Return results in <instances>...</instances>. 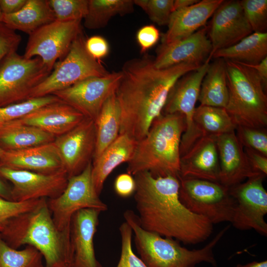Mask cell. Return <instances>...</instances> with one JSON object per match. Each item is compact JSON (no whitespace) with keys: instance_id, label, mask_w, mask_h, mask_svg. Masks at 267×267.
<instances>
[{"instance_id":"8992f818","label":"cell","mask_w":267,"mask_h":267,"mask_svg":"<svg viewBox=\"0 0 267 267\" xmlns=\"http://www.w3.org/2000/svg\"><path fill=\"white\" fill-rule=\"evenodd\" d=\"M225 60L228 89L225 109L237 126L265 129L267 96L258 74L244 64Z\"/></svg>"},{"instance_id":"3957f363","label":"cell","mask_w":267,"mask_h":267,"mask_svg":"<svg viewBox=\"0 0 267 267\" xmlns=\"http://www.w3.org/2000/svg\"><path fill=\"white\" fill-rule=\"evenodd\" d=\"M0 235L14 249L25 245L36 248L43 257L44 267H71L70 233L57 228L45 198L34 209L9 220Z\"/></svg>"},{"instance_id":"f5cc1de1","label":"cell","mask_w":267,"mask_h":267,"mask_svg":"<svg viewBox=\"0 0 267 267\" xmlns=\"http://www.w3.org/2000/svg\"><path fill=\"white\" fill-rule=\"evenodd\" d=\"M3 15V14L2 13L0 9V23L2 22Z\"/></svg>"},{"instance_id":"484cf974","label":"cell","mask_w":267,"mask_h":267,"mask_svg":"<svg viewBox=\"0 0 267 267\" xmlns=\"http://www.w3.org/2000/svg\"><path fill=\"white\" fill-rule=\"evenodd\" d=\"M53 134L18 120L0 127V147L5 151L25 149L52 142Z\"/></svg>"},{"instance_id":"836d02e7","label":"cell","mask_w":267,"mask_h":267,"mask_svg":"<svg viewBox=\"0 0 267 267\" xmlns=\"http://www.w3.org/2000/svg\"><path fill=\"white\" fill-rule=\"evenodd\" d=\"M60 100L55 95L49 94L0 107V127L18 120L40 107Z\"/></svg>"},{"instance_id":"ba28073f","label":"cell","mask_w":267,"mask_h":267,"mask_svg":"<svg viewBox=\"0 0 267 267\" xmlns=\"http://www.w3.org/2000/svg\"><path fill=\"white\" fill-rule=\"evenodd\" d=\"M178 178L179 200L189 211L205 217L213 224L231 222L236 202L229 188L218 182Z\"/></svg>"},{"instance_id":"b9f144b4","label":"cell","mask_w":267,"mask_h":267,"mask_svg":"<svg viewBox=\"0 0 267 267\" xmlns=\"http://www.w3.org/2000/svg\"><path fill=\"white\" fill-rule=\"evenodd\" d=\"M159 38V31L153 25H145L139 29L136 34V40L141 52H145L154 45Z\"/></svg>"},{"instance_id":"6da1fadb","label":"cell","mask_w":267,"mask_h":267,"mask_svg":"<svg viewBox=\"0 0 267 267\" xmlns=\"http://www.w3.org/2000/svg\"><path fill=\"white\" fill-rule=\"evenodd\" d=\"M153 59L145 55L126 61L115 90L121 114L119 134H127L136 142L146 136L162 114L177 81L200 66L183 63L158 69Z\"/></svg>"},{"instance_id":"5bb4252c","label":"cell","mask_w":267,"mask_h":267,"mask_svg":"<svg viewBox=\"0 0 267 267\" xmlns=\"http://www.w3.org/2000/svg\"><path fill=\"white\" fill-rule=\"evenodd\" d=\"M121 77L120 71L112 72L104 77L84 80L52 94L95 122L105 100L115 91Z\"/></svg>"},{"instance_id":"4316f807","label":"cell","mask_w":267,"mask_h":267,"mask_svg":"<svg viewBox=\"0 0 267 267\" xmlns=\"http://www.w3.org/2000/svg\"><path fill=\"white\" fill-rule=\"evenodd\" d=\"M55 20L48 0H27L18 12L3 14L2 23L9 28L29 35L41 27Z\"/></svg>"},{"instance_id":"277c9868","label":"cell","mask_w":267,"mask_h":267,"mask_svg":"<svg viewBox=\"0 0 267 267\" xmlns=\"http://www.w3.org/2000/svg\"><path fill=\"white\" fill-rule=\"evenodd\" d=\"M185 127L181 115L161 114L153 121L146 136L136 142L128 162L127 173L134 176L146 171L155 177H178L180 145Z\"/></svg>"},{"instance_id":"7c38bea8","label":"cell","mask_w":267,"mask_h":267,"mask_svg":"<svg viewBox=\"0 0 267 267\" xmlns=\"http://www.w3.org/2000/svg\"><path fill=\"white\" fill-rule=\"evenodd\" d=\"M81 21L55 20L29 35L23 56L40 58L49 71L68 53L76 37L82 32Z\"/></svg>"},{"instance_id":"ee69618b","label":"cell","mask_w":267,"mask_h":267,"mask_svg":"<svg viewBox=\"0 0 267 267\" xmlns=\"http://www.w3.org/2000/svg\"><path fill=\"white\" fill-rule=\"evenodd\" d=\"M116 193L122 197H128L134 193L135 182L131 175L124 173L119 175L114 182Z\"/></svg>"},{"instance_id":"d590c367","label":"cell","mask_w":267,"mask_h":267,"mask_svg":"<svg viewBox=\"0 0 267 267\" xmlns=\"http://www.w3.org/2000/svg\"><path fill=\"white\" fill-rule=\"evenodd\" d=\"M240 1L253 32L267 33V0H242Z\"/></svg>"},{"instance_id":"603a6c76","label":"cell","mask_w":267,"mask_h":267,"mask_svg":"<svg viewBox=\"0 0 267 267\" xmlns=\"http://www.w3.org/2000/svg\"><path fill=\"white\" fill-rule=\"evenodd\" d=\"M86 118L78 110L60 100L40 107L18 120L56 137L71 131Z\"/></svg>"},{"instance_id":"4dcf8cb0","label":"cell","mask_w":267,"mask_h":267,"mask_svg":"<svg viewBox=\"0 0 267 267\" xmlns=\"http://www.w3.org/2000/svg\"><path fill=\"white\" fill-rule=\"evenodd\" d=\"M193 121L200 137H217L235 131L237 126L224 108L206 105L196 107Z\"/></svg>"},{"instance_id":"1f68e13d","label":"cell","mask_w":267,"mask_h":267,"mask_svg":"<svg viewBox=\"0 0 267 267\" xmlns=\"http://www.w3.org/2000/svg\"><path fill=\"white\" fill-rule=\"evenodd\" d=\"M134 4L132 0H89L84 26L90 30L103 28L112 17L132 12Z\"/></svg>"},{"instance_id":"9a60e30c","label":"cell","mask_w":267,"mask_h":267,"mask_svg":"<svg viewBox=\"0 0 267 267\" xmlns=\"http://www.w3.org/2000/svg\"><path fill=\"white\" fill-rule=\"evenodd\" d=\"M0 177L12 183V200L16 202L57 197L65 189L68 180L64 171L43 174L2 166H0Z\"/></svg>"},{"instance_id":"8d00e7d4","label":"cell","mask_w":267,"mask_h":267,"mask_svg":"<svg viewBox=\"0 0 267 267\" xmlns=\"http://www.w3.org/2000/svg\"><path fill=\"white\" fill-rule=\"evenodd\" d=\"M134 2L140 7L153 22L159 26L168 25L173 12L174 0H134Z\"/></svg>"},{"instance_id":"60d3db41","label":"cell","mask_w":267,"mask_h":267,"mask_svg":"<svg viewBox=\"0 0 267 267\" xmlns=\"http://www.w3.org/2000/svg\"><path fill=\"white\" fill-rule=\"evenodd\" d=\"M21 41V37L7 27L0 23V65L10 54L16 52Z\"/></svg>"},{"instance_id":"d4e9b609","label":"cell","mask_w":267,"mask_h":267,"mask_svg":"<svg viewBox=\"0 0 267 267\" xmlns=\"http://www.w3.org/2000/svg\"><path fill=\"white\" fill-rule=\"evenodd\" d=\"M136 142L126 134L117 138L92 162L91 176L95 189L99 195L108 176L117 166L132 158Z\"/></svg>"},{"instance_id":"cb8c5ba5","label":"cell","mask_w":267,"mask_h":267,"mask_svg":"<svg viewBox=\"0 0 267 267\" xmlns=\"http://www.w3.org/2000/svg\"><path fill=\"white\" fill-rule=\"evenodd\" d=\"M223 0H202L188 7L174 11L168 30L162 38L167 44L187 38L204 26Z\"/></svg>"},{"instance_id":"30bf717a","label":"cell","mask_w":267,"mask_h":267,"mask_svg":"<svg viewBox=\"0 0 267 267\" xmlns=\"http://www.w3.org/2000/svg\"><path fill=\"white\" fill-rule=\"evenodd\" d=\"M92 167L91 162L82 173L68 178L65 189L59 196L47 200L54 222L61 231L70 233L72 218L80 210L95 209L103 212L108 209L94 186Z\"/></svg>"},{"instance_id":"ac0fdd59","label":"cell","mask_w":267,"mask_h":267,"mask_svg":"<svg viewBox=\"0 0 267 267\" xmlns=\"http://www.w3.org/2000/svg\"><path fill=\"white\" fill-rule=\"evenodd\" d=\"M207 33L208 28L204 27L187 38L161 44L153 59L155 67L165 69L183 63L201 66L209 59L212 51Z\"/></svg>"},{"instance_id":"816d5d0a","label":"cell","mask_w":267,"mask_h":267,"mask_svg":"<svg viewBox=\"0 0 267 267\" xmlns=\"http://www.w3.org/2000/svg\"><path fill=\"white\" fill-rule=\"evenodd\" d=\"M6 151L0 147V159L3 157Z\"/></svg>"},{"instance_id":"7a4b0ae2","label":"cell","mask_w":267,"mask_h":267,"mask_svg":"<svg viewBox=\"0 0 267 267\" xmlns=\"http://www.w3.org/2000/svg\"><path fill=\"white\" fill-rule=\"evenodd\" d=\"M134 179L137 216L143 229L184 244L203 242L212 234L214 224L180 201L178 177H155L144 171L134 175Z\"/></svg>"},{"instance_id":"7dc6e473","label":"cell","mask_w":267,"mask_h":267,"mask_svg":"<svg viewBox=\"0 0 267 267\" xmlns=\"http://www.w3.org/2000/svg\"><path fill=\"white\" fill-rule=\"evenodd\" d=\"M253 69L260 79L263 87L266 90L267 87V57L257 64L249 65L241 63Z\"/></svg>"},{"instance_id":"f1b7e54d","label":"cell","mask_w":267,"mask_h":267,"mask_svg":"<svg viewBox=\"0 0 267 267\" xmlns=\"http://www.w3.org/2000/svg\"><path fill=\"white\" fill-rule=\"evenodd\" d=\"M267 57V33L259 32H253L234 45L217 50L212 56L249 65L257 64Z\"/></svg>"},{"instance_id":"bcb514c9","label":"cell","mask_w":267,"mask_h":267,"mask_svg":"<svg viewBox=\"0 0 267 267\" xmlns=\"http://www.w3.org/2000/svg\"><path fill=\"white\" fill-rule=\"evenodd\" d=\"M27 0H0V9L3 14H11L20 11Z\"/></svg>"},{"instance_id":"8fae6325","label":"cell","mask_w":267,"mask_h":267,"mask_svg":"<svg viewBox=\"0 0 267 267\" xmlns=\"http://www.w3.org/2000/svg\"><path fill=\"white\" fill-rule=\"evenodd\" d=\"M210 61L208 59L198 68L187 73L177 81L169 94L162 112L164 114L178 113L184 118L185 127L180 141V156L200 138L196 130L193 116L201 83Z\"/></svg>"},{"instance_id":"83f0119b","label":"cell","mask_w":267,"mask_h":267,"mask_svg":"<svg viewBox=\"0 0 267 267\" xmlns=\"http://www.w3.org/2000/svg\"><path fill=\"white\" fill-rule=\"evenodd\" d=\"M198 100L200 105L225 108L228 89L224 59L217 58L210 64L201 83Z\"/></svg>"},{"instance_id":"f6af8a7d","label":"cell","mask_w":267,"mask_h":267,"mask_svg":"<svg viewBox=\"0 0 267 267\" xmlns=\"http://www.w3.org/2000/svg\"><path fill=\"white\" fill-rule=\"evenodd\" d=\"M248 159L253 169L257 172L267 175V156L253 149L244 148Z\"/></svg>"},{"instance_id":"f546056e","label":"cell","mask_w":267,"mask_h":267,"mask_svg":"<svg viewBox=\"0 0 267 267\" xmlns=\"http://www.w3.org/2000/svg\"><path fill=\"white\" fill-rule=\"evenodd\" d=\"M96 146L93 161L118 136L121 125V114L115 91L105 100L94 122Z\"/></svg>"},{"instance_id":"ffe728a7","label":"cell","mask_w":267,"mask_h":267,"mask_svg":"<svg viewBox=\"0 0 267 267\" xmlns=\"http://www.w3.org/2000/svg\"><path fill=\"white\" fill-rule=\"evenodd\" d=\"M216 144L220 168L219 182L223 185L229 188L250 178L264 175L252 167L235 131L217 136Z\"/></svg>"},{"instance_id":"681fc988","label":"cell","mask_w":267,"mask_h":267,"mask_svg":"<svg viewBox=\"0 0 267 267\" xmlns=\"http://www.w3.org/2000/svg\"><path fill=\"white\" fill-rule=\"evenodd\" d=\"M0 197L6 200H12L11 188L0 179Z\"/></svg>"},{"instance_id":"d6986e66","label":"cell","mask_w":267,"mask_h":267,"mask_svg":"<svg viewBox=\"0 0 267 267\" xmlns=\"http://www.w3.org/2000/svg\"><path fill=\"white\" fill-rule=\"evenodd\" d=\"M101 212L84 209L73 215L70 224L71 267H102L96 258L93 243Z\"/></svg>"},{"instance_id":"44dd1931","label":"cell","mask_w":267,"mask_h":267,"mask_svg":"<svg viewBox=\"0 0 267 267\" xmlns=\"http://www.w3.org/2000/svg\"><path fill=\"white\" fill-rule=\"evenodd\" d=\"M220 172L215 136L201 137L180 156V177L219 182Z\"/></svg>"},{"instance_id":"d6a6232c","label":"cell","mask_w":267,"mask_h":267,"mask_svg":"<svg viewBox=\"0 0 267 267\" xmlns=\"http://www.w3.org/2000/svg\"><path fill=\"white\" fill-rule=\"evenodd\" d=\"M43 259L34 247L27 245L22 250L14 249L0 235V267H44Z\"/></svg>"},{"instance_id":"4fadbf2b","label":"cell","mask_w":267,"mask_h":267,"mask_svg":"<svg viewBox=\"0 0 267 267\" xmlns=\"http://www.w3.org/2000/svg\"><path fill=\"white\" fill-rule=\"evenodd\" d=\"M266 176L253 177L229 188V193L235 200V206L231 222L237 229H254L266 236L267 223V192L263 185Z\"/></svg>"},{"instance_id":"f35d334b","label":"cell","mask_w":267,"mask_h":267,"mask_svg":"<svg viewBox=\"0 0 267 267\" xmlns=\"http://www.w3.org/2000/svg\"><path fill=\"white\" fill-rule=\"evenodd\" d=\"M236 134L244 148L253 149L267 156V132L266 129L237 126Z\"/></svg>"},{"instance_id":"74e56055","label":"cell","mask_w":267,"mask_h":267,"mask_svg":"<svg viewBox=\"0 0 267 267\" xmlns=\"http://www.w3.org/2000/svg\"><path fill=\"white\" fill-rule=\"evenodd\" d=\"M119 231L121 239V250L120 258L116 267H147L133 251V230L131 226L125 222L120 226Z\"/></svg>"},{"instance_id":"7bdbcfd3","label":"cell","mask_w":267,"mask_h":267,"mask_svg":"<svg viewBox=\"0 0 267 267\" xmlns=\"http://www.w3.org/2000/svg\"><path fill=\"white\" fill-rule=\"evenodd\" d=\"M85 46L88 53L96 60L105 57L109 50L107 41L100 36H93L88 38L86 40Z\"/></svg>"},{"instance_id":"c3c4849f","label":"cell","mask_w":267,"mask_h":267,"mask_svg":"<svg viewBox=\"0 0 267 267\" xmlns=\"http://www.w3.org/2000/svg\"><path fill=\"white\" fill-rule=\"evenodd\" d=\"M199 1L198 0H175L173 3V12L191 6Z\"/></svg>"},{"instance_id":"e575fe53","label":"cell","mask_w":267,"mask_h":267,"mask_svg":"<svg viewBox=\"0 0 267 267\" xmlns=\"http://www.w3.org/2000/svg\"><path fill=\"white\" fill-rule=\"evenodd\" d=\"M55 20L82 21L88 12L89 0H48Z\"/></svg>"},{"instance_id":"5b68a950","label":"cell","mask_w":267,"mask_h":267,"mask_svg":"<svg viewBox=\"0 0 267 267\" xmlns=\"http://www.w3.org/2000/svg\"><path fill=\"white\" fill-rule=\"evenodd\" d=\"M124 217L134 233L136 251L147 267H196L202 262L217 267L214 249L230 227H223L203 248L189 250L175 239L143 229L133 211L126 210Z\"/></svg>"},{"instance_id":"ab89813d","label":"cell","mask_w":267,"mask_h":267,"mask_svg":"<svg viewBox=\"0 0 267 267\" xmlns=\"http://www.w3.org/2000/svg\"><path fill=\"white\" fill-rule=\"evenodd\" d=\"M44 198L16 202L0 197V232L9 220L37 206Z\"/></svg>"},{"instance_id":"52a82bcc","label":"cell","mask_w":267,"mask_h":267,"mask_svg":"<svg viewBox=\"0 0 267 267\" xmlns=\"http://www.w3.org/2000/svg\"><path fill=\"white\" fill-rule=\"evenodd\" d=\"M83 33L73 42L65 57L56 62L49 75L32 91L30 98L52 94L84 80L110 73L87 51Z\"/></svg>"},{"instance_id":"9c48e42d","label":"cell","mask_w":267,"mask_h":267,"mask_svg":"<svg viewBox=\"0 0 267 267\" xmlns=\"http://www.w3.org/2000/svg\"><path fill=\"white\" fill-rule=\"evenodd\" d=\"M50 72L38 57L26 58L17 52L9 55L0 65V107L29 99Z\"/></svg>"},{"instance_id":"f907efd6","label":"cell","mask_w":267,"mask_h":267,"mask_svg":"<svg viewBox=\"0 0 267 267\" xmlns=\"http://www.w3.org/2000/svg\"><path fill=\"white\" fill-rule=\"evenodd\" d=\"M236 267H267V261H253L246 264H238Z\"/></svg>"},{"instance_id":"7402d4cb","label":"cell","mask_w":267,"mask_h":267,"mask_svg":"<svg viewBox=\"0 0 267 267\" xmlns=\"http://www.w3.org/2000/svg\"><path fill=\"white\" fill-rule=\"evenodd\" d=\"M0 166L43 174L65 171L53 142L22 150L6 151L0 159Z\"/></svg>"},{"instance_id":"2e32d148","label":"cell","mask_w":267,"mask_h":267,"mask_svg":"<svg viewBox=\"0 0 267 267\" xmlns=\"http://www.w3.org/2000/svg\"><path fill=\"white\" fill-rule=\"evenodd\" d=\"M68 178L82 173L93 158L96 146L94 121L86 118L53 141Z\"/></svg>"},{"instance_id":"e0dca14e","label":"cell","mask_w":267,"mask_h":267,"mask_svg":"<svg viewBox=\"0 0 267 267\" xmlns=\"http://www.w3.org/2000/svg\"><path fill=\"white\" fill-rule=\"evenodd\" d=\"M212 16L208 29L212 47L210 60L217 50L234 45L253 32L239 0H223Z\"/></svg>"}]
</instances>
